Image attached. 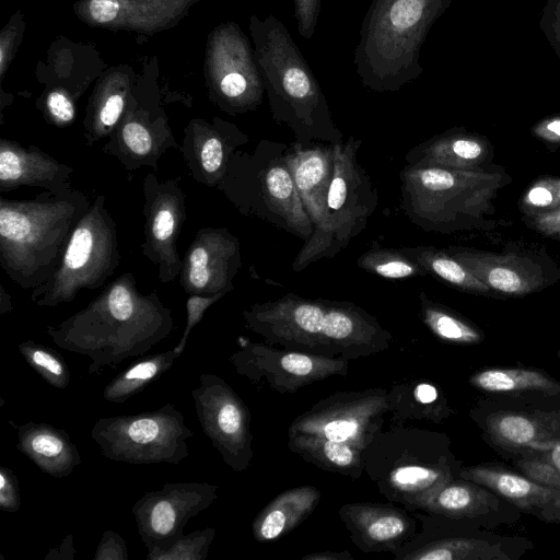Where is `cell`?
<instances>
[{"label": "cell", "mask_w": 560, "mask_h": 560, "mask_svg": "<svg viewBox=\"0 0 560 560\" xmlns=\"http://www.w3.org/2000/svg\"><path fill=\"white\" fill-rule=\"evenodd\" d=\"M214 528L207 527L178 538L170 547L149 551L148 560H205L214 538Z\"/></svg>", "instance_id": "ab89813d"}, {"label": "cell", "mask_w": 560, "mask_h": 560, "mask_svg": "<svg viewBox=\"0 0 560 560\" xmlns=\"http://www.w3.org/2000/svg\"><path fill=\"white\" fill-rule=\"evenodd\" d=\"M364 472L392 503L408 511L422 506L448 481L453 463L447 441L427 429L392 425L363 450Z\"/></svg>", "instance_id": "8992f818"}, {"label": "cell", "mask_w": 560, "mask_h": 560, "mask_svg": "<svg viewBox=\"0 0 560 560\" xmlns=\"http://www.w3.org/2000/svg\"><path fill=\"white\" fill-rule=\"evenodd\" d=\"M402 250L417 261L427 276H432L459 290L489 294L492 289L474 276L462 262L446 249L434 246L402 247Z\"/></svg>", "instance_id": "1f68e13d"}, {"label": "cell", "mask_w": 560, "mask_h": 560, "mask_svg": "<svg viewBox=\"0 0 560 560\" xmlns=\"http://www.w3.org/2000/svg\"><path fill=\"white\" fill-rule=\"evenodd\" d=\"M131 95L129 86L119 82L102 85L92 95L83 120V136L88 147L109 137Z\"/></svg>", "instance_id": "4dcf8cb0"}, {"label": "cell", "mask_w": 560, "mask_h": 560, "mask_svg": "<svg viewBox=\"0 0 560 560\" xmlns=\"http://www.w3.org/2000/svg\"><path fill=\"white\" fill-rule=\"evenodd\" d=\"M322 0H293V11L299 35L305 39L314 36L320 14Z\"/></svg>", "instance_id": "f6af8a7d"}, {"label": "cell", "mask_w": 560, "mask_h": 560, "mask_svg": "<svg viewBox=\"0 0 560 560\" xmlns=\"http://www.w3.org/2000/svg\"><path fill=\"white\" fill-rule=\"evenodd\" d=\"M21 505L19 480L7 467L0 468V509L16 512Z\"/></svg>", "instance_id": "bcb514c9"}, {"label": "cell", "mask_w": 560, "mask_h": 560, "mask_svg": "<svg viewBox=\"0 0 560 560\" xmlns=\"http://www.w3.org/2000/svg\"><path fill=\"white\" fill-rule=\"evenodd\" d=\"M287 161L302 203L317 229L324 219L326 198L334 171V145L289 144Z\"/></svg>", "instance_id": "cb8c5ba5"}, {"label": "cell", "mask_w": 560, "mask_h": 560, "mask_svg": "<svg viewBox=\"0 0 560 560\" xmlns=\"http://www.w3.org/2000/svg\"><path fill=\"white\" fill-rule=\"evenodd\" d=\"M218 498V487L208 482H167L144 493L132 506L139 536L148 551L170 547L184 536L188 521Z\"/></svg>", "instance_id": "e0dca14e"}, {"label": "cell", "mask_w": 560, "mask_h": 560, "mask_svg": "<svg viewBox=\"0 0 560 560\" xmlns=\"http://www.w3.org/2000/svg\"><path fill=\"white\" fill-rule=\"evenodd\" d=\"M301 560H353V557L348 550L316 551L303 556Z\"/></svg>", "instance_id": "f5cc1de1"}, {"label": "cell", "mask_w": 560, "mask_h": 560, "mask_svg": "<svg viewBox=\"0 0 560 560\" xmlns=\"http://www.w3.org/2000/svg\"><path fill=\"white\" fill-rule=\"evenodd\" d=\"M459 476L465 480L487 485L503 497L515 501L538 503L539 501L552 498L551 491L548 489H544L528 479L511 472L476 467L462 470Z\"/></svg>", "instance_id": "e575fe53"}, {"label": "cell", "mask_w": 560, "mask_h": 560, "mask_svg": "<svg viewBox=\"0 0 560 560\" xmlns=\"http://www.w3.org/2000/svg\"><path fill=\"white\" fill-rule=\"evenodd\" d=\"M179 358L174 349L149 355L114 377L104 388L106 401L122 404L160 378Z\"/></svg>", "instance_id": "d6a6232c"}, {"label": "cell", "mask_w": 560, "mask_h": 560, "mask_svg": "<svg viewBox=\"0 0 560 560\" xmlns=\"http://www.w3.org/2000/svg\"><path fill=\"white\" fill-rule=\"evenodd\" d=\"M446 250L479 280L504 294H527L545 282L538 266L517 256H495L453 246Z\"/></svg>", "instance_id": "d4e9b609"}, {"label": "cell", "mask_w": 560, "mask_h": 560, "mask_svg": "<svg viewBox=\"0 0 560 560\" xmlns=\"http://www.w3.org/2000/svg\"><path fill=\"white\" fill-rule=\"evenodd\" d=\"M560 207V178L536 180L522 196L520 208L526 215L555 210Z\"/></svg>", "instance_id": "60d3db41"}, {"label": "cell", "mask_w": 560, "mask_h": 560, "mask_svg": "<svg viewBox=\"0 0 560 560\" xmlns=\"http://www.w3.org/2000/svg\"><path fill=\"white\" fill-rule=\"evenodd\" d=\"M526 223L546 236L560 240V207L551 211L527 215Z\"/></svg>", "instance_id": "c3c4849f"}, {"label": "cell", "mask_w": 560, "mask_h": 560, "mask_svg": "<svg viewBox=\"0 0 560 560\" xmlns=\"http://www.w3.org/2000/svg\"><path fill=\"white\" fill-rule=\"evenodd\" d=\"M489 156L490 147L485 139L456 129L412 147L405 160L410 165L476 171L481 170Z\"/></svg>", "instance_id": "484cf974"}, {"label": "cell", "mask_w": 560, "mask_h": 560, "mask_svg": "<svg viewBox=\"0 0 560 560\" xmlns=\"http://www.w3.org/2000/svg\"><path fill=\"white\" fill-rule=\"evenodd\" d=\"M226 292H220L214 295L210 296H203V295H189L186 302V311H187V319H186V326L184 328L183 336L177 343V346L174 348V351L177 354H182L185 350L187 339L192 331L194 327L201 322L205 312L215 302H218L220 299H222L224 295H226Z\"/></svg>", "instance_id": "ee69618b"}, {"label": "cell", "mask_w": 560, "mask_h": 560, "mask_svg": "<svg viewBox=\"0 0 560 560\" xmlns=\"http://www.w3.org/2000/svg\"><path fill=\"white\" fill-rule=\"evenodd\" d=\"M494 432L511 445H525L535 439L536 424L521 415H504L493 423Z\"/></svg>", "instance_id": "b9f144b4"}, {"label": "cell", "mask_w": 560, "mask_h": 560, "mask_svg": "<svg viewBox=\"0 0 560 560\" xmlns=\"http://www.w3.org/2000/svg\"><path fill=\"white\" fill-rule=\"evenodd\" d=\"M533 133L548 142L560 143V117L541 120L533 128Z\"/></svg>", "instance_id": "f907efd6"}, {"label": "cell", "mask_w": 560, "mask_h": 560, "mask_svg": "<svg viewBox=\"0 0 560 560\" xmlns=\"http://www.w3.org/2000/svg\"><path fill=\"white\" fill-rule=\"evenodd\" d=\"M21 32L19 30V26H15V27H7L1 33V42H0L1 77H3L4 71L7 70L9 63L11 62L12 55L14 52L13 48L18 45L16 37H18V34Z\"/></svg>", "instance_id": "681fc988"}, {"label": "cell", "mask_w": 560, "mask_h": 560, "mask_svg": "<svg viewBox=\"0 0 560 560\" xmlns=\"http://www.w3.org/2000/svg\"><path fill=\"white\" fill-rule=\"evenodd\" d=\"M320 498V490L314 486L282 491L255 516L252 524L254 538L265 542L288 535L314 512Z\"/></svg>", "instance_id": "83f0119b"}, {"label": "cell", "mask_w": 560, "mask_h": 560, "mask_svg": "<svg viewBox=\"0 0 560 560\" xmlns=\"http://www.w3.org/2000/svg\"><path fill=\"white\" fill-rule=\"evenodd\" d=\"M289 450L306 463L353 479L364 474L362 451L330 439L311 434H288Z\"/></svg>", "instance_id": "f1b7e54d"}, {"label": "cell", "mask_w": 560, "mask_h": 560, "mask_svg": "<svg viewBox=\"0 0 560 560\" xmlns=\"http://www.w3.org/2000/svg\"><path fill=\"white\" fill-rule=\"evenodd\" d=\"M388 404L393 425L415 420L440 422L450 412L438 386L419 378L393 385Z\"/></svg>", "instance_id": "f546056e"}, {"label": "cell", "mask_w": 560, "mask_h": 560, "mask_svg": "<svg viewBox=\"0 0 560 560\" xmlns=\"http://www.w3.org/2000/svg\"><path fill=\"white\" fill-rule=\"evenodd\" d=\"M388 410V390L385 388L338 392L294 418L288 434L317 435L349 443L363 452L383 430Z\"/></svg>", "instance_id": "4fadbf2b"}, {"label": "cell", "mask_w": 560, "mask_h": 560, "mask_svg": "<svg viewBox=\"0 0 560 560\" xmlns=\"http://www.w3.org/2000/svg\"><path fill=\"white\" fill-rule=\"evenodd\" d=\"M419 303L423 325L440 340L457 345L480 341L481 335L474 326L422 291L419 293Z\"/></svg>", "instance_id": "836d02e7"}, {"label": "cell", "mask_w": 560, "mask_h": 560, "mask_svg": "<svg viewBox=\"0 0 560 560\" xmlns=\"http://www.w3.org/2000/svg\"><path fill=\"white\" fill-rule=\"evenodd\" d=\"M499 174L406 164L400 172V209L425 232L475 228L499 187Z\"/></svg>", "instance_id": "ba28073f"}, {"label": "cell", "mask_w": 560, "mask_h": 560, "mask_svg": "<svg viewBox=\"0 0 560 560\" xmlns=\"http://www.w3.org/2000/svg\"><path fill=\"white\" fill-rule=\"evenodd\" d=\"M360 269L385 279H408L427 276L422 267L402 248H388L374 243L357 259Z\"/></svg>", "instance_id": "d590c367"}, {"label": "cell", "mask_w": 560, "mask_h": 560, "mask_svg": "<svg viewBox=\"0 0 560 560\" xmlns=\"http://www.w3.org/2000/svg\"><path fill=\"white\" fill-rule=\"evenodd\" d=\"M73 167L34 144L0 139V191L21 187L60 190L71 187Z\"/></svg>", "instance_id": "603a6c76"}, {"label": "cell", "mask_w": 560, "mask_h": 560, "mask_svg": "<svg viewBox=\"0 0 560 560\" xmlns=\"http://www.w3.org/2000/svg\"><path fill=\"white\" fill-rule=\"evenodd\" d=\"M93 559L127 560L128 551L126 541L115 532H104Z\"/></svg>", "instance_id": "7dc6e473"}, {"label": "cell", "mask_w": 560, "mask_h": 560, "mask_svg": "<svg viewBox=\"0 0 560 560\" xmlns=\"http://www.w3.org/2000/svg\"><path fill=\"white\" fill-rule=\"evenodd\" d=\"M249 32L272 119L302 145L343 142L322 86L287 26L272 14H253Z\"/></svg>", "instance_id": "3957f363"}, {"label": "cell", "mask_w": 560, "mask_h": 560, "mask_svg": "<svg viewBox=\"0 0 560 560\" xmlns=\"http://www.w3.org/2000/svg\"><path fill=\"white\" fill-rule=\"evenodd\" d=\"M180 150L168 119L158 102L144 101L132 93L125 112L102 151L114 156L127 173L142 166L158 171L161 156L168 150Z\"/></svg>", "instance_id": "ac0fdd59"}, {"label": "cell", "mask_w": 560, "mask_h": 560, "mask_svg": "<svg viewBox=\"0 0 560 560\" xmlns=\"http://www.w3.org/2000/svg\"><path fill=\"white\" fill-rule=\"evenodd\" d=\"M73 537L72 535H67L60 546L56 548V550L51 549L49 553L46 556V560L48 559H67L72 560L74 558V548H73Z\"/></svg>", "instance_id": "816d5d0a"}, {"label": "cell", "mask_w": 560, "mask_h": 560, "mask_svg": "<svg viewBox=\"0 0 560 560\" xmlns=\"http://www.w3.org/2000/svg\"><path fill=\"white\" fill-rule=\"evenodd\" d=\"M92 439L102 454L128 464H178L188 455L194 432L173 402L154 411L103 418L95 422Z\"/></svg>", "instance_id": "8fae6325"}, {"label": "cell", "mask_w": 560, "mask_h": 560, "mask_svg": "<svg viewBox=\"0 0 560 560\" xmlns=\"http://www.w3.org/2000/svg\"><path fill=\"white\" fill-rule=\"evenodd\" d=\"M551 464L560 471V443H558L550 453Z\"/></svg>", "instance_id": "11a10c76"}, {"label": "cell", "mask_w": 560, "mask_h": 560, "mask_svg": "<svg viewBox=\"0 0 560 560\" xmlns=\"http://www.w3.org/2000/svg\"><path fill=\"white\" fill-rule=\"evenodd\" d=\"M248 141L249 137L236 125L220 117L211 121L192 118L184 129L179 151L192 178L217 188L234 152Z\"/></svg>", "instance_id": "ffe728a7"}, {"label": "cell", "mask_w": 560, "mask_h": 560, "mask_svg": "<svg viewBox=\"0 0 560 560\" xmlns=\"http://www.w3.org/2000/svg\"><path fill=\"white\" fill-rule=\"evenodd\" d=\"M243 318L267 343L348 361L384 352L393 340L373 315L349 301L287 293L250 305Z\"/></svg>", "instance_id": "7a4b0ae2"}, {"label": "cell", "mask_w": 560, "mask_h": 560, "mask_svg": "<svg viewBox=\"0 0 560 560\" xmlns=\"http://www.w3.org/2000/svg\"><path fill=\"white\" fill-rule=\"evenodd\" d=\"M73 100V96L67 91L55 89L47 93L39 108L50 125L65 127L71 124L75 117Z\"/></svg>", "instance_id": "7bdbcfd3"}, {"label": "cell", "mask_w": 560, "mask_h": 560, "mask_svg": "<svg viewBox=\"0 0 560 560\" xmlns=\"http://www.w3.org/2000/svg\"><path fill=\"white\" fill-rule=\"evenodd\" d=\"M18 349L25 361L49 385L63 389L70 384V372L60 353L32 340L19 343Z\"/></svg>", "instance_id": "f35d334b"}, {"label": "cell", "mask_w": 560, "mask_h": 560, "mask_svg": "<svg viewBox=\"0 0 560 560\" xmlns=\"http://www.w3.org/2000/svg\"><path fill=\"white\" fill-rule=\"evenodd\" d=\"M91 206L72 186L32 199L0 198V266L20 288L33 290L59 267L68 240Z\"/></svg>", "instance_id": "277c9868"}, {"label": "cell", "mask_w": 560, "mask_h": 560, "mask_svg": "<svg viewBox=\"0 0 560 560\" xmlns=\"http://www.w3.org/2000/svg\"><path fill=\"white\" fill-rule=\"evenodd\" d=\"M199 382L191 392L199 423L224 463L242 472L254 456L250 412L220 376L202 373Z\"/></svg>", "instance_id": "5bb4252c"}, {"label": "cell", "mask_w": 560, "mask_h": 560, "mask_svg": "<svg viewBox=\"0 0 560 560\" xmlns=\"http://www.w3.org/2000/svg\"><path fill=\"white\" fill-rule=\"evenodd\" d=\"M230 361L235 371L253 384H265L279 394L332 376H346L349 361L273 346L267 342H240Z\"/></svg>", "instance_id": "9a60e30c"}, {"label": "cell", "mask_w": 560, "mask_h": 560, "mask_svg": "<svg viewBox=\"0 0 560 560\" xmlns=\"http://www.w3.org/2000/svg\"><path fill=\"white\" fill-rule=\"evenodd\" d=\"M16 448L42 471L63 478L81 464L79 451L65 430L30 421L16 425Z\"/></svg>", "instance_id": "4316f807"}, {"label": "cell", "mask_w": 560, "mask_h": 560, "mask_svg": "<svg viewBox=\"0 0 560 560\" xmlns=\"http://www.w3.org/2000/svg\"><path fill=\"white\" fill-rule=\"evenodd\" d=\"M207 56L210 100L229 115L256 110L265 86L254 48L240 26L220 25L211 34Z\"/></svg>", "instance_id": "7c38bea8"}, {"label": "cell", "mask_w": 560, "mask_h": 560, "mask_svg": "<svg viewBox=\"0 0 560 560\" xmlns=\"http://www.w3.org/2000/svg\"><path fill=\"white\" fill-rule=\"evenodd\" d=\"M451 0H372L353 50L355 73L373 92H397L423 72L420 51Z\"/></svg>", "instance_id": "5b68a950"}, {"label": "cell", "mask_w": 560, "mask_h": 560, "mask_svg": "<svg viewBox=\"0 0 560 560\" xmlns=\"http://www.w3.org/2000/svg\"><path fill=\"white\" fill-rule=\"evenodd\" d=\"M241 267L240 240L225 228H202L183 258L179 284L188 295L230 293Z\"/></svg>", "instance_id": "d6986e66"}, {"label": "cell", "mask_w": 560, "mask_h": 560, "mask_svg": "<svg viewBox=\"0 0 560 560\" xmlns=\"http://www.w3.org/2000/svg\"><path fill=\"white\" fill-rule=\"evenodd\" d=\"M198 0H79L77 16L107 30L154 34L174 26Z\"/></svg>", "instance_id": "44dd1931"}, {"label": "cell", "mask_w": 560, "mask_h": 560, "mask_svg": "<svg viewBox=\"0 0 560 560\" xmlns=\"http://www.w3.org/2000/svg\"><path fill=\"white\" fill-rule=\"evenodd\" d=\"M175 329L156 291L142 294L131 272L109 282L85 307L46 328L55 345L91 359L89 374L144 354Z\"/></svg>", "instance_id": "6da1fadb"}, {"label": "cell", "mask_w": 560, "mask_h": 560, "mask_svg": "<svg viewBox=\"0 0 560 560\" xmlns=\"http://www.w3.org/2000/svg\"><path fill=\"white\" fill-rule=\"evenodd\" d=\"M470 382L491 393L546 390L553 386L552 381L544 374L523 369H489L472 375Z\"/></svg>", "instance_id": "8d00e7d4"}, {"label": "cell", "mask_w": 560, "mask_h": 560, "mask_svg": "<svg viewBox=\"0 0 560 560\" xmlns=\"http://www.w3.org/2000/svg\"><path fill=\"white\" fill-rule=\"evenodd\" d=\"M338 515L352 544L363 552H394L418 533V518L392 503L354 502L339 508Z\"/></svg>", "instance_id": "7402d4cb"}, {"label": "cell", "mask_w": 560, "mask_h": 560, "mask_svg": "<svg viewBox=\"0 0 560 560\" xmlns=\"http://www.w3.org/2000/svg\"><path fill=\"white\" fill-rule=\"evenodd\" d=\"M12 311L11 296L3 285H0V315H4Z\"/></svg>", "instance_id": "db71d44e"}, {"label": "cell", "mask_w": 560, "mask_h": 560, "mask_svg": "<svg viewBox=\"0 0 560 560\" xmlns=\"http://www.w3.org/2000/svg\"><path fill=\"white\" fill-rule=\"evenodd\" d=\"M120 258L116 222L100 195L75 224L59 267L47 282L32 290L31 300L42 307L71 303L81 290L103 287Z\"/></svg>", "instance_id": "30bf717a"}, {"label": "cell", "mask_w": 560, "mask_h": 560, "mask_svg": "<svg viewBox=\"0 0 560 560\" xmlns=\"http://www.w3.org/2000/svg\"><path fill=\"white\" fill-rule=\"evenodd\" d=\"M179 182L180 177L160 180L154 173L147 174L142 182L144 240L140 248L154 264L158 279L164 284L178 278L183 267L177 240L187 213Z\"/></svg>", "instance_id": "2e32d148"}, {"label": "cell", "mask_w": 560, "mask_h": 560, "mask_svg": "<svg viewBox=\"0 0 560 560\" xmlns=\"http://www.w3.org/2000/svg\"><path fill=\"white\" fill-rule=\"evenodd\" d=\"M480 503V494L470 485L451 480L444 485L420 511L444 517H463L472 514Z\"/></svg>", "instance_id": "74e56055"}, {"label": "cell", "mask_w": 560, "mask_h": 560, "mask_svg": "<svg viewBox=\"0 0 560 560\" xmlns=\"http://www.w3.org/2000/svg\"><path fill=\"white\" fill-rule=\"evenodd\" d=\"M553 31H555L556 38L558 39V42L560 44V1H559L558 7H557V10H556V19H555V22H553Z\"/></svg>", "instance_id": "9f6ffc18"}, {"label": "cell", "mask_w": 560, "mask_h": 560, "mask_svg": "<svg viewBox=\"0 0 560 560\" xmlns=\"http://www.w3.org/2000/svg\"><path fill=\"white\" fill-rule=\"evenodd\" d=\"M362 141L349 136L334 145V171L324 219L292 262L295 272L324 258H334L366 226L378 205V192L358 162Z\"/></svg>", "instance_id": "9c48e42d"}, {"label": "cell", "mask_w": 560, "mask_h": 560, "mask_svg": "<svg viewBox=\"0 0 560 560\" xmlns=\"http://www.w3.org/2000/svg\"><path fill=\"white\" fill-rule=\"evenodd\" d=\"M289 145L260 140L253 151L236 150L218 185L244 215L260 219L306 242L312 223L287 161Z\"/></svg>", "instance_id": "52a82bcc"}]
</instances>
